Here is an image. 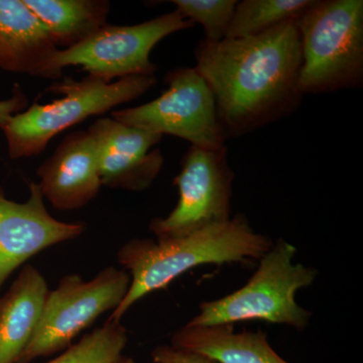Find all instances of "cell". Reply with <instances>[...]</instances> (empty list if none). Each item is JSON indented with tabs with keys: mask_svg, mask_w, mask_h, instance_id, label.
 Masks as SVG:
<instances>
[{
	"mask_svg": "<svg viewBox=\"0 0 363 363\" xmlns=\"http://www.w3.org/2000/svg\"><path fill=\"white\" fill-rule=\"evenodd\" d=\"M28 98L20 86H14L13 95L7 99L0 100V128L14 114L26 111Z\"/></svg>",
	"mask_w": 363,
	"mask_h": 363,
	"instance_id": "44dd1931",
	"label": "cell"
},
{
	"mask_svg": "<svg viewBox=\"0 0 363 363\" xmlns=\"http://www.w3.org/2000/svg\"><path fill=\"white\" fill-rule=\"evenodd\" d=\"M272 245L269 236L253 230L243 214L179 238H133L117 252V260L130 274V289L108 319L121 321L138 301L195 267L259 262Z\"/></svg>",
	"mask_w": 363,
	"mask_h": 363,
	"instance_id": "7a4b0ae2",
	"label": "cell"
},
{
	"mask_svg": "<svg viewBox=\"0 0 363 363\" xmlns=\"http://www.w3.org/2000/svg\"><path fill=\"white\" fill-rule=\"evenodd\" d=\"M58 50L23 0H0V70L49 79Z\"/></svg>",
	"mask_w": 363,
	"mask_h": 363,
	"instance_id": "4fadbf2b",
	"label": "cell"
},
{
	"mask_svg": "<svg viewBox=\"0 0 363 363\" xmlns=\"http://www.w3.org/2000/svg\"><path fill=\"white\" fill-rule=\"evenodd\" d=\"M315 0H243L236 4L225 39L252 37L297 21Z\"/></svg>",
	"mask_w": 363,
	"mask_h": 363,
	"instance_id": "e0dca14e",
	"label": "cell"
},
{
	"mask_svg": "<svg viewBox=\"0 0 363 363\" xmlns=\"http://www.w3.org/2000/svg\"><path fill=\"white\" fill-rule=\"evenodd\" d=\"M96 143L102 186L130 192H143L154 184L164 156L155 147L162 136L99 117L88 128Z\"/></svg>",
	"mask_w": 363,
	"mask_h": 363,
	"instance_id": "8fae6325",
	"label": "cell"
},
{
	"mask_svg": "<svg viewBox=\"0 0 363 363\" xmlns=\"http://www.w3.org/2000/svg\"><path fill=\"white\" fill-rule=\"evenodd\" d=\"M176 11L204 28V40L217 43L226 38L233 21L236 0H173Z\"/></svg>",
	"mask_w": 363,
	"mask_h": 363,
	"instance_id": "d6986e66",
	"label": "cell"
},
{
	"mask_svg": "<svg viewBox=\"0 0 363 363\" xmlns=\"http://www.w3.org/2000/svg\"><path fill=\"white\" fill-rule=\"evenodd\" d=\"M171 345L217 363H290L272 347L264 332H235L231 324H186L173 334Z\"/></svg>",
	"mask_w": 363,
	"mask_h": 363,
	"instance_id": "9a60e30c",
	"label": "cell"
},
{
	"mask_svg": "<svg viewBox=\"0 0 363 363\" xmlns=\"http://www.w3.org/2000/svg\"><path fill=\"white\" fill-rule=\"evenodd\" d=\"M154 363H217L206 357L169 345H159L152 351Z\"/></svg>",
	"mask_w": 363,
	"mask_h": 363,
	"instance_id": "ffe728a7",
	"label": "cell"
},
{
	"mask_svg": "<svg viewBox=\"0 0 363 363\" xmlns=\"http://www.w3.org/2000/svg\"><path fill=\"white\" fill-rule=\"evenodd\" d=\"M58 49H69L108 25V0H23Z\"/></svg>",
	"mask_w": 363,
	"mask_h": 363,
	"instance_id": "2e32d148",
	"label": "cell"
},
{
	"mask_svg": "<svg viewBox=\"0 0 363 363\" xmlns=\"http://www.w3.org/2000/svg\"><path fill=\"white\" fill-rule=\"evenodd\" d=\"M195 23L178 11L133 26H105L94 35L69 49H59L49 64V79H61L66 67L79 66L92 77L113 82L131 76L156 75L150 52L173 33Z\"/></svg>",
	"mask_w": 363,
	"mask_h": 363,
	"instance_id": "52a82bcc",
	"label": "cell"
},
{
	"mask_svg": "<svg viewBox=\"0 0 363 363\" xmlns=\"http://www.w3.org/2000/svg\"><path fill=\"white\" fill-rule=\"evenodd\" d=\"M125 269L107 267L90 281L67 274L49 291L39 325L16 363H30L65 350L74 339L108 311H114L128 292Z\"/></svg>",
	"mask_w": 363,
	"mask_h": 363,
	"instance_id": "8992f818",
	"label": "cell"
},
{
	"mask_svg": "<svg viewBox=\"0 0 363 363\" xmlns=\"http://www.w3.org/2000/svg\"><path fill=\"white\" fill-rule=\"evenodd\" d=\"M156 75L131 76L113 82L87 75L82 80L64 79L45 92L63 95L51 104L33 102L14 114L0 130L13 160L30 159L45 152L52 138L92 116H101L138 99L157 85Z\"/></svg>",
	"mask_w": 363,
	"mask_h": 363,
	"instance_id": "3957f363",
	"label": "cell"
},
{
	"mask_svg": "<svg viewBox=\"0 0 363 363\" xmlns=\"http://www.w3.org/2000/svg\"><path fill=\"white\" fill-rule=\"evenodd\" d=\"M195 59L196 71L213 95L225 138L259 130L300 106L302 52L296 21L252 37L202 40Z\"/></svg>",
	"mask_w": 363,
	"mask_h": 363,
	"instance_id": "6da1fadb",
	"label": "cell"
},
{
	"mask_svg": "<svg viewBox=\"0 0 363 363\" xmlns=\"http://www.w3.org/2000/svg\"><path fill=\"white\" fill-rule=\"evenodd\" d=\"M234 172L226 147L217 150L190 145L174 179L179 200L167 217L150 222L156 240L179 238L231 219Z\"/></svg>",
	"mask_w": 363,
	"mask_h": 363,
	"instance_id": "9c48e42d",
	"label": "cell"
},
{
	"mask_svg": "<svg viewBox=\"0 0 363 363\" xmlns=\"http://www.w3.org/2000/svg\"><path fill=\"white\" fill-rule=\"evenodd\" d=\"M43 197L59 211L82 209L101 190L96 143L89 130L69 133L38 168Z\"/></svg>",
	"mask_w": 363,
	"mask_h": 363,
	"instance_id": "7c38bea8",
	"label": "cell"
},
{
	"mask_svg": "<svg viewBox=\"0 0 363 363\" xmlns=\"http://www.w3.org/2000/svg\"><path fill=\"white\" fill-rule=\"evenodd\" d=\"M49 291L42 272L26 264L0 297V363L18 362L39 325Z\"/></svg>",
	"mask_w": 363,
	"mask_h": 363,
	"instance_id": "5bb4252c",
	"label": "cell"
},
{
	"mask_svg": "<svg viewBox=\"0 0 363 363\" xmlns=\"http://www.w3.org/2000/svg\"><path fill=\"white\" fill-rule=\"evenodd\" d=\"M116 363H136L135 360L133 359V357H126V355H123Z\"/></svg>",
	"mask_w": 363,
	"mask_h": 363,
	"instance_id": "7402d4cb",
	"label": "cell"
},
{
	"mask_svg": "<svg viewBox=\"0 0 363 363\" xmlns=\"http://www.w3.org/2000/svg\"><path fill=\"white\" fill-rule=\"evenodd\" d=\"M128 333L121 321L108 319L101 327L85 334L77 343L45 363H116L123 355Z\"/></svg>",
	"mask_w": 363,
	"mask_h": 363,
	"instance_id": "ac0fdd59",
	"label": "cell"
},
{
	"mask_svg": "<svg viewBox=\"0 0 363 363\" xmlns=\"http://www.w3.org/2000/svg\"><path fill=\"white\" fill-rule=\"evenodd\" d=\"M164 82L168 88L156 99L111 111L112 118L156 135L183 138L202 149L225 147L213 95L196 69H173L164 76Z\"/></svg>",
	"mask_w": 363,
	"mask_h": 363,
	"instance_id": "ba28073f",
	"label": "cell"
},
{
	"mask_svg": "<svg viewBox=\"0 0 363 363\" xmlns=\"http://www.w3.org/2000/svg\"><path fill=\"white\" fill-rule=\"evenodd\" d=\"M30 197L9 199L0 186V288L28 259L47 248L76 240L85 233L84 222H64L48 211L39 184L30 183Z\"/></svg>",
	"mask_w": 363,
	"mask_h": 363,
	"instance_id": "30bf717a",
	"label": "cell"
},
{
	"mask_svg": "<svg viewBox=\"0 0 363 363\" xmlns=\"http://www.w3.org/2000/svg\"><path fill=\"white\" fill-rule=\"evenodd\" d=\"M296 23L302 52L301 96L362 87V0H315Z\"/></svg>",
	"mask_w": 363,
	"mask_h": 363,
	"instance_id": "5b68a950",
	"label": "cell"
},
{
	"mask_svg": "<svg viewBox=\"0 0 363 363\" xmlns=\"http://www.w3.org/2000/svg\"><path fill=\"white\" fill-rule=\"evenodd\" d=\"M297 248L279 238L259 260L245 286L235 292L202 302L199 313L187 324L195 326L234 325L262 321L304 330L312 312L298 304L296 296L316 281L318 271L295 262Z\"/></svg>",
	"mask_w": 363,
	"mask_h": 363,
	"instance_id": "277c9868",
	"label": "cell"
}]
</instances>
